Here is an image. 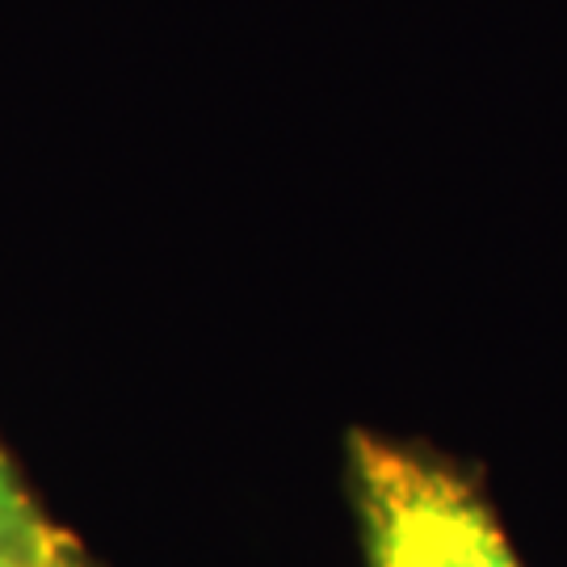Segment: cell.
<instances>
[{"instance_id": "cell-3", "label": "cell", "mask_w": 567, "mask_h": 567, "mask_svg": "<svg viewBox=\"0 0 567 567\" xmlns=\"http://www.w3.org/2000/svg\"><path fill=\"white\" fill-rule=\"evenodd\" d=\"M42 526H51V517L34 505L30 487L21 484L18 466L9 463V454H4V446H0V547L39 534Z\"/></svg>"}, {"instance_id": "cell-2", "label": "cell", "mask_w": 567, "mask_h": 567, "mask_svg": "<svg viewBox=\"0 0 567 567\" xmlns=\"http://www.w3.org/2000/svg\"><path fill=\"white\" fill-rule=\"evenodd\" d=\"M0 567H93V559L84 555V547L68 529L51 522L39 534L0 547Z\"/></svg>"}, {"instance_id": "cell-1", "label": "cell", "mask_w": 567, "mask_h": 567, "mask_svg": "<svg viewBox=\"0 0 567 567\" xmlns=\"http://www.w3.org/2000/svg\"><path fill=\"white\" fill-rule=\"evenodd\" d=\"M349 501L365 567H526L484 484L437 450L349 433Z\"/></svg>"}]
</instances>
